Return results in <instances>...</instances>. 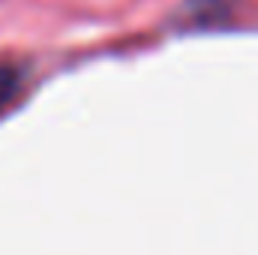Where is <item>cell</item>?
<instances>
[{"label":"cell","instance_id":"cell-1","mask_svg":"<svg viewBox=\"0 0 258 255\" xmlns=\"http://www.w3.org/2000/svg\"><path fill=\"white\" fill-rule=\"evenodd\" d=\"M18 87H21V75H18V69H15V66L0 63V111L15 99Z\"/></svg>","mask_w":258,"mask_h":255}]
</instances>
